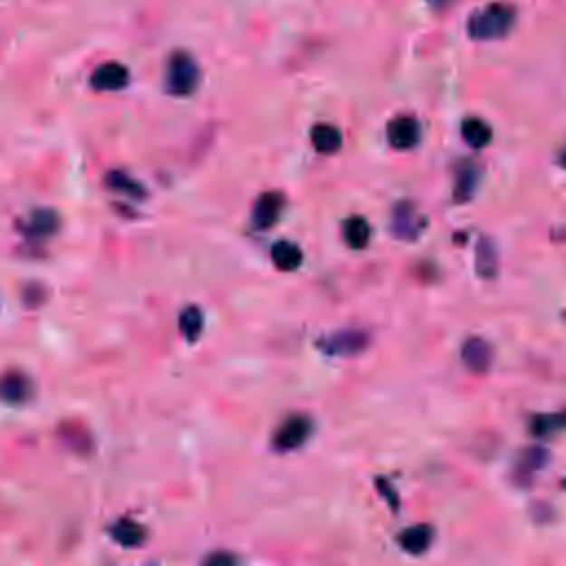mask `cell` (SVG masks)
Returning <instances> with one entry per match:
<instances>
[{
  "label": "cell",
  "mask_w": 566,
  "mask_h": 566,
  "mask_svg": "<svg viewBox=\"0 0 566 566\" xmlns=\"http://www.w3.org/2000/svg\"><path fill=\"white\" fill-rule=\"evenodd\" d=\"M513 24L515 9L511 5L494 3L469 18L467 32L474 40H498L507 36Z\"/></svg>",
  "instance_id": "obj_1"
},
{
  "label": "cell",
  "mask_w": 566,
  "mask_h": 566,
  "mask_svg": "<svg viewBox=\"0 0 566 566\" xmlns=\"http://www.w3.org/2000/svg\"><path fill=\"white\" fill-rule=\"evenodd\" d=\"M199 84V64L188 52H173L167 62V76H164V87L170 95L187 98L195 93Z\"/></svg>",
  "instance_id": "obj_2"
},
{
  "label": "cell",
  "mask_w": 566,
  "mask_h": 566,
  "mask_svg": "<svg viewBox=\"0 0 566 566\" xmlns=\"http://www.w3.org/2000/svg\"><path fill=\"white\" fill-rule=\"evenodd\" d=\"M310 434H312V418L305 414L288 416L274 432L273 445L279 452H294L308 443Z\"/></svg>",
  "instance_id": "obj_3"
},
{
  "label": "cell",
  "mask_w": 566,
  "mask_h": 566,
  "mask_svg": "<svg viewBox=\"0 0 566 566\" xmlns=\"http://www.w3.org/2000/svg\"><path fill=\"white\" fill-rule=\"evenodd\" d=\"M368 334L360 330H341L319 341V348L332 357H357L368 348Z\"/></svg>",
  "instance_id": "obj_4"
},
{
  "label": "cell",
  "mask_w": 566,
  "mask_h": 566,
  "mask_svg": "<svg viewBox=\"0 0 566 566\" xmlns=\"http://www.w3.org/2000/svg\"><path fill=\"white\" fill-rule=\"evenodd\" d=\"M425 228V219L416 210L414 204L400 202L394 206L392 213V233L394 237L403 239V242H414L420 237Z\"/></svg>",
  "instance_id": "obj_5"
},
{
  "label": "cell",
  "mask_w": 566,
  "mask_h": 566,
  "mask_svg": "<svg viewBox=\"0 0 566 566\" xmlns=\"http://www.w3.org/2000/svg\"><path fill=\"white\" fill-rule=\"evenodd\" d=\"M460 357H463L465 368L472 374H487L494 365V348L487 339L483 337H469L463 343V350H460Z\"/></svg>",
  "instance_id": "obj_6"
},
{
  "label": "cell",
  "mask_w": 566,
  "mask_h": 566,
  "mask_svg": "<svg viewBox=\"0 0 566 566\" xmlns=\"http://www.w3.org/2000/svg\"><path fill=\"white\" fill-rule=\"evenodd\" d=\"M388 139L398 151H409L420 139V124L412 115H398L388 124Z\"/></svg>",
  "instance_id": "obj_7"
},
{
  "label": "cell",
  "mask_w": 566,
  "mask_h": 566,
  "mask_svg": "<svg viewBox=\"0 0 566 566\" xmlns=\"http://www.w3.org/2000/svg\"><path fill=\"white\" fill-rule=\"evenodd\" d=\"M285 206V197L277 190H270V193H264L262 197L254 202L253 206V224L259 230H265L279 222Z\"/></svg>",
  "instance_id": "obj_8"
},
{
  "label": "cell",
  "mask_w": 566,
  "mask_h": 566,
  "mask_svg": "<svg viewBox=\"0 0 566 566\" xmlns=\"http://www.w3.org/2000/svg\"><path fill=\"white\" fill-rule=\"evenodd\" d=\"M129 82H131V73L120 62L100 64L91 76V87L95 91H120L129 87Z\"/></svg>",
  "instance_id": "obj_9"
},
{
  "label": "cell",
  "mask_w": 566,
  "mask_h": 566,
  "mask_svg": "<svg viewBox=\"0 0 566 566\" xmlns=\"http://www.w3.org/2000/svg\"><path fill=\"white\" fill-rule=\"evenodd\" d=\"M34 397V383L27 374L7 372L0 379V400L7 405H23Z\"/></svg>",
  "instance_id": "obj_10"
},
{
  "label": "cell",
  "mask_w": 566,
  "mask_h": 566,
  "mask_svg": "<svg viewBox=\"0 0 566 566\" xmlns=\"http://www.w3.org/2000/svg\"><path fill=\"white\" fill-rule=\"evenodd\" d=\"M18 226L24 235H27V237L43 239V237H52V235L56 233L60 226V219L53 210L38 208V210H34L27 219H23Z\"/></svg>",
  "instance_id": "obj_11"
},
{
  "label": "cell",
  "mask_w": 566,
  "mask_h": 566,
  "mask_svg": "<svg viewBox=\"0 0 566 566\" xmlns=\"http://www.w3.org/2000/svg\"><path fill=\"white\" fill-rule=\"evenodd\" d=\"M434 542V527L432 524H416V527L405 529L398 535V544L408 553L412 555H423L425 551L432 547Z\"/></svg>",
  "instance_id": "obj_12"
},
{
  "label": "cell",
  "mask_w": 566,
  "mask_h": 566,
  "mask_svg": "<svg viewBox=\"0 0 566 566\" xmlns=\"http://www.w3.org/2000/svg\"><path fill=\"white\" fill-rule=\"evenodd\" d=\"M111 538L118 544L127 549H135V547H142L144 540H147V529L142 524L133 523V520H118L111 529H109Z\"/></svg>",
  "instance_id": "obj_13"
},
{
  "label": "cell",
  "mask_w": 566,
  "mask_h": 566,
  "mask_svg": "<svg viewBox=\"0 0 566 566\" xmlns=\"http://www.w3.org/2000/svg\"><path fill=\"white\" fill-rule=\"evenodd\" d=\"M498 268H500L498 250H495V245L489 237H483L478 242V248H475V270H478V277L495 279Z\"/></svg>",
  "instance_id": "obj_14"
},
{
  "label": "cell",
  "mask_w": 566,
  "mask_h": 566,
  "mask_svg": "<svg viewBox=\"0 0 566 566\" xmlns=\"http://www.w3.org/2000/svg\"><path fill=\"white\" fill-rule=\"evenodd\" d=\"M549 463V452L542 447H529L527 452H523L520 460L515 463V475H518L520 483L527 484L531 475L538 474L544 465Z\"/></svg>",
  "instance_id": "obj_15"
},
{
  "label": "cell",
  "mask_w": 566,
  "mask_h": 566,
  "mask_svg": "<svg viewBox=\"0 0 566 566\" xmlns=\"http://www.w3.org/2000/svg\"><path fill=\"white\" fill-rule=\"evenodd\" d=\"M303 262V253L299 245L290 242H279L273 245V264L277 265L282 273H293Z\"/></svg>",
  "instance_id": "obj_16"
},
{
  "label": "cell",
  "mask_w": 566,
  "mask_h": 566,
  "mask_svg": "<svg viewBox=\"0 0 566 566\" xmlns=\"http://www.w3.org/2000/svg\"><path fill=\"white\" fill-rule=\"evenodd\" d=\"M369 237H372V228H369L368 219L350 217L343 224V239L352 250H363L369 244Z\"/></svg>",
  "instance_id": "obj_17"
},
{
  "label": "cell",
  "mask_w": 566,
  "mask_h": 566,
  "mask_svg": "<svg viewBox=\"0 0 566 566\" xmlns=\"http://www.w3.org/2000/svg\"><path fill=\"white\" fill-rule=\"evenodd\" d=\"M312 144L319 153L332 155L337 153L343 144V138H341V131L332 124H317L312 129Z\"/></svg>",
  "instance_id": "obj_18"
},
{
  "label": "cell",
  "mask_w": 566,
  "mask_h": 566,
  "mask_svg": "<svg viewBox=\"0 0 566 566\" xmlns=\"http://www.w3.org/2000/svg\"><path fill=\"white\" fill-rule=\"evenodd\" d=\"M480 173L472 162L463 164L458 168V177H456V188H454V199L456 202H467L474 197L475 187H478Z\"/></svg>",
  "instance_id": "obj_19"
},
{
  "label": "cell",
  "mask_w": 566,
  "mask_h": 566,
  "mask_svg": "<svg viewBox=\"0 0 566 566\" xmlns=\"http://www.w3.org/2000/svg\"><path fill=\"white\" fill-rule=\"evenodd\" d=\"M104 182H107V187L115 190V193H124V195H129V197H135V199L147 197V190H144L142 184L135 182L131 175L122 173V170H111Z\"/></svg>",
  "instance_id": "obj_20"
},
{
  "label": "cell",
  "mask_w": 566,
  "mask_h": 566,
  "mask_svg": "<svg viewBox=\"0 0 566 566\" xmlns=\"http://www.w3.org/2000/svg\"><path fill=\"white\" fill-rule=\"evenodd\" d=\"M179 332L190 343L197 341L199 334L204 332V312L197 305H188V308L182 310V314H179Z\"/></svg>",
  "instance_id": "obj_21"
},
{
  "label": "cell",
  "mask_w": 566,
  "mask_h": 566,
  "mask_svg": "<svg viewBox=\"0 0 566 566\" xmlns=\"http://www.w3.org/2000/svg\"><path fill=\"white\" fill-rule=\"evenodd\" d=\"M463 139L472 149H484L491 142V129L483 120L469 118L463 122Z\"/></svg>",
  "instance_id": "obj_22"
},
{
  "label": "cell",
  "mask_w": 566,
  "mask_h": 566,
  "mask_svg": "<svg viewBox=\"0 0 566 566\" xmlns=\"http://www.w3.org/2000/svg\"><path fill=\"white\" fill-rule=\"evenodd\" d=\"M566 429V412L560 414H540L535 416L533 423H531V432L540 438H549V436L564 432Z\"/></svg>",
  "instance_id": "obj_23"
},
{
  "label": "cell",
  "mask_w": 566,
  "mask_h": 566,
  "mask_svg": "<svg viewBox=\"0 0 566 566\" xmlns=\"http://www.w3.org/2000/svg\"><path fill=\"white\" fill-rule=\"evenodd\" d=\"M202 566H242V562H239V558L235 553H230V551H215V553H210L206 560H204Z\"/></svg>",
  "instance_id": "obj_24"
},
{
  "label": "cell",
  "mask_w": 566,
  "mask_h": 566,
  "mask_svg": "<svg viewBox=\"0 0 566 566\" xmlns=\"http://www.w3.org/2000/svg\"><path fill=\"white\" fill-rule=\"evenodd\" d=\"M377 487H379V494H383V495H385V500H388L389 507H392V511H397V509H398V495L394 494L392 487H389L388 480L379 478V480H377Z\"/></svg>",
  "instance_id": "obj_25"
},
{
  "label": "cell",
  "mask_w": 566,
  "mask_h": 566,
  "mask_svg": "<svg viewBox=\"0 0 566 566\" xmlns=\"http://www.w3.org/2000/svg\"><path fill=\"white\" fill-rule=\"evenodd\" d=\"M562 164H564V167H566V153L562 155Z\"/></svg>",
  "instance_id": "obj_26"
}]
</instances>
